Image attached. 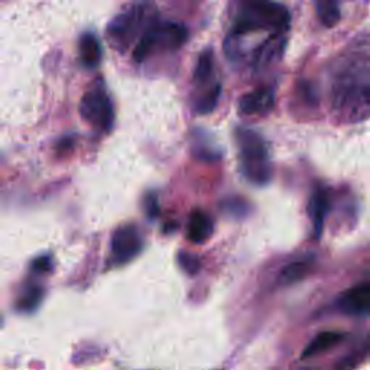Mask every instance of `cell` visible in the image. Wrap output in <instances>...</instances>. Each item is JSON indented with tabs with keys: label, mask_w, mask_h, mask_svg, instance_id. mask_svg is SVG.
I'll use <instances>...</instances> for the list:
<instances>
[{
	"label": "cell",
	"mask_w": 370,
	"mask_h": 370,
	"mask_svg": "<svg viewBox=\"0 0 370 370\" xmlns=\"http://www.w3.org/2000/svg\"><path fill=\"white\" fill-rule=\"evenodd\" d=\"M290 21L288 9L275 0H245L233 36L258 31L281 33L290 28Z\"/></svg>",
	"instance_id": "6da1fadb"
},
{
	"label": "cell",
	"mask_w": 370,
	"mask_h": 370,
	"mask_svg": "<svg viewBox=\"0 0 370 370\" xmlns=\"http://www.w3.org/2000/svg\"><path fill=\"white\" fill-rule=\"evenodd\" d=\"M236 137L243 174L258 185L266 184L270 179L272 166L265 141L250 129H239Z\"/></svg>",
	"instance_id": "7a4b0ae2"
},
{
	"label": "cell",
	"mask_w": 370,
	"mask_h": 370,
	"mask_svg": "<svg viewBox=\"0 0 370 370\" xmlns=\"http://www.w3.org/2000/svg\"><path fill=\"white\" fill-rule=\"evenodd\" d=\"M187 28L179 23H152L145 31L142 38L139 39L133 53V58L136 61H144L157 48L176 50L187 41Z\"/></svg>",
	"instance_id": "3957f363"
},
{
	"label": "cell",
	"mask_w": 370,
	"mask_h": 370,
	"mask_svg": "<svg viewBox=\"0 0 370 370\" xmlns=\"http://www.w3.org/2000/svg\"><path fill=\"white\" fill-rule=\"evenodd\" d=\"M152 18L154 12L148 4H137L132 6L112 21L109 26L110 39L117 48L129 45L137 36L139 31H144L145 33V31L152 25Z\"/></svg>",
	"instance_id": "277c9868"
},
{
	"label": "cell",
	"mask_w": 370,
	"mask_h": 370,
	"mask_svg": "<svg viewBox=\"0 0 370 370\" xmlns=\"http://www.w3.org/2000/svg\"><path fill=\"white\" fill-rule=\"evenodd\" d=\"M80 113L85 122L102 130H110L115 122V110L109 96L103 90H91L80 105Z\"/></svg>",
	"instance_id": "5b68a950"
},
{
	"label": "cell",
	"mask_w": 370,
	"mask_h": 370,
	"mask_svg": "<svg viewBox=\"0 0 370 370\" xmlns=\"http://www.w3.org/2000/svg\"><path fill=\"white\" fill-rule=\"evenodd\" d=\"M142 249V239L132 226L117 228L112 239V255L116 263H127Z\"/></svg>",
	"instance_id": "8992f818"
},
{
	"label": "cell",
	"mask_w": 370,
	"mask_h": 370,
	"mask_svg": "<svg viewBox=\"0 0 370 370\" xmlns=\"http://www.w3.org/2000/svg\"><path fill=\"white\" fill-rule=\"evenodd\" d=\"M275 106L273 90L269 87L258 88L243 96L239 102V110L248 116H262L272 110Z\"/></svg>",
	"instance_id": "52a82bcc"
},
{
	"label": "cell",
	"mask_w": 370,
	"mask_h": 370,
	"mask_svg": "<svg viewBox=\"0 0 370 370\" xmlns=\"http://www.w3.org/2000/svg\"><path fill=\"white\" fill-rule=\"evenodd\" d=\"M339 308L349 315H364L370 310V285L361 284L346 291L339 300Z\"/></svg>",
	"instance_id": "ba28073f"
},
{
	"label": "cell",
	"mask_w": 370,
	"mask_h": 370,
	"mask_svg": "<svg viewBox=\"0 0 370 370\" xmlns=\"http://www.w3.org/2000/svg\"><path fill=\"white\" fill-rule=\"evenodd\" d=\"M213 233V221L203 211H196L189 223V239L193 243H204Z\"/></svg>",
	"instance_id": "9c48e42d"
},
{
	"label": "cell",
	"mask_w": 370,
	"mask_h": 370,
	"mask_svg": "<svg viewBox=\"0 0 370 370\" xmlns=\"http://www.w3.org/2000/svg\"><path fill=\"white\" fill-rule=\"evenodd\" d=\"M344 339V334L337 333V332H324L319 333L315 339H312V342L305 347L302 359H308V357H314L318 356L321 353H326L330 349H333L334 346H337L342 340Z\"/></svg>",
	"instance_id": "30bf717a"
},
{
	"label": "cell",
	"mask_w": 370,
	"mask_h": 370,
	"mask_svg": "<svg viewBox=\"0 0 370 370\" xmlns=\"http://www.w3.org/2000/svg\"><path fill=\"white\" fill-rule=\"evenodd\" d=\"M329 206H330L329 197L322 190L317 191L314 194V197L311 199L310 217H311L317 238L321 235V231H322L324 221H326V217H327V213H329Z\"/></svg>",
	"instance_id": "8fae6325"
},
{
	"label": "cell",
	"mask_w": 370,
	"mask_h": 370,
	"mask_svg": "<svg viewBox=\"0 0 370 370\" xmlns=\"http://www.w3.org/2000/svg\"><path fill=\"white\" fill-rule=\"evenodd\" d=\"M80 57L85 67H96L102 61V45L92 33H84L80 39Z\"/></svg>",
	"instance_id": "7c38bea8"
},
{
	"label": "cell",
	"mask_w": 370,
	"mask_h": 370,
	"mask_svg": "<svg viewBox=\"0 0 370 370\" xmlns=\"http://www.w3.org/2000/svg\"><path fill=\"white\" fill-rule=\"evenodd\" d=\"M282 50H284V42L280 39V35H275L268 42H265L260 46V48L255 53L253 65H256L258 68L268 67L269 64H272L278 57L281 56Z\"/></svg>",
	"instance_id": "4fadbf2b"
},
{
	"label": "cell",
	"mask_w": 370,
	"mask_h": 370,
	"mask_svg": "<svg viewBox=\"0 0 370 370\" xmlns=\"http://www.w3.org/2000/svg\"><path fill=\"white\" fill-rule=\"evenodd\" d=\"M315 9L322 25L332 28L339 23L340 21L339 0H315Z\"/></svg>",
	"instance_id": "5bb4252c"
},
{
	"label": "cell",
	"mask_w": 370,
	"mask_h": 370,
	"mask_svg": "<svg viewBox=\"0 0 370 370\" xmlns=\"http://www.w3.org/2000/svg\"><path fill=\"white\" fill-rule=\"evenodd\" d=\"M312 265L307 260H298L285 266L280 275V284L291 285L298 281H302L307 275L311 273Z\"/></svg>",
	"instance_id": "9a60e30c"
},
{
	"label": "cell",
	"mask_w": 370,
	"mask_h": 370,
	"mask_svg": "<svg viewBox=\"0 0 370 370\" xmlns=\"http://www.w3.org/2000/svg\"><path fill=\"white\" fill-rule=\"evenodd\" d=\"M220 92H221V87L220 85H214L211 90H208L206 95L197 102V112L200 115H207L211 113L220 99Z\"/></svg>",
	"instance_id": "2e32d148"
},
{
	"label": "cell",
	"mask_w": 370,
	"mask_h": 370,
	"mask_svg": "<svg viewBox=\"0 0 370 370\" xmlns=\"http://www.w3.org/2000/svg\"><path fill=\"white\" fill-rule=\"evenodd\" d=\"M213 71V54L211 51H206L200 56L197 65H196V71H194V78L199 83H204Z\"/></svg>",
	"instance_id": "e0dca14e"
},
{
	"label": "cell",
	"mask_w": 370,
	"mask_h": 370,
	"mask_svg": "<svg viewBox=\"0 0 370 370\" xmlns=\"http://www.w3.org/2000/svg\"><path fill=\"white\" fill-rule=\"evenodd\" d=\"M41 300H42V290H39V288H31V290H28L25 294H23V297L19 300V302H18V308L21 310V311H32V310H35L36 307H38V304L41 302Z\"/></svg>",
	"instance_id": "ac0fdd59"
},
{
	"label": "cell",
	"mask_w": 370,
	"mask_h": 370,
	"mask_svg": "<svg viewBox=\"0 0 370 370\" xmlns=\"http://www.w3.org/2000/svg\"><path fill=\"white\" fill-rule=\"evenodd\" d=\"M179 262H181V265L184 266L185 270H189L191 273L199 270V266H200L199 258L191 255V253H181L179 255Z\"/></svg>",
	"instance_id": "d6986e66"
},
{
	"label": "cell",
	"mask_w": 370,
	"mask_h": 370,
	"mask_svg": "<svg viewBox=\"0 0 370 370\" xmlns=\"http://www.w3.org/2000/svg\"><path fill=\"white\" fill-rule=\"evenodd\" d=\"M364 354H366L364 352H361V353L359 352V354L356 353V354H352V356L343 359V360L337 364V369H336V370H353V369L360 363L361 356H364Z\"/></svg>",
	"instance_id": "ffe728a7"
},
{
	"label": "cell",
	"mask_w": 370,
	"mask_h": 370,
	"mask_svg": "<svg viewBox=\"0 0 370 370\" xmlns=\"http://www.w3.org/2000/svg\"><path fill=\"white\" fill-rule=\"evenodd\" d=\"M32 268L36 270V272H46L51 269V262L48 258H39L33 262Z\"/></svg>",
	"instance_id": "44dd1931"
}]
</instances>
